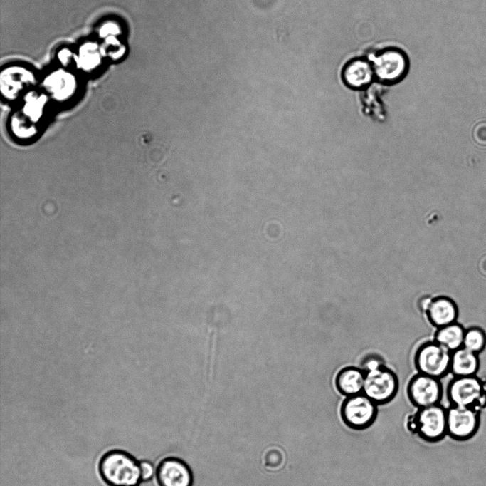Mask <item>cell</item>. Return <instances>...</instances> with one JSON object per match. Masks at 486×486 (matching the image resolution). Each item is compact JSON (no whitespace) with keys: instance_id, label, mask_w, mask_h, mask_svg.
<instances>
[{"instance_id":"6da1fadb","label":"cell","mask_w":486,"mask_h":486,"mask_svg":"<svg viewBox=\"0 0 486 486\" xmlns=\"http://www.w3.org/2000/svg\"><path fill=\"white\" fill-rule=\"evenodd\" d=\"M98 470L110 486H137L142 480L139 462L123 450H114L104 454Z\"/></svg>"},{"instance_id":"7a4b0ae2","label":"cell","mask_w":486,"mask_h":486,"mask_svg":"<svg viewBox=\"0 0 486 486\" xmlns=\"http://www.w3.org/2000/svg\"><path fill=\"white\" fill-rule=\"evenodd\" d=\"M406 423L408 430L423 441L440 442L447 436V408L440 403L417 408Z\"/></svg>"},{"instance_id":"3957f363","label":"cell","mask_w":486,"mask_h":486,"mask_svg":"<svg viewBox=\"0 0 486 486\" xmlns=\"http://www.w3.org/2000/svg\"><path fill=\"white\" fill-rule=\"evenodd\" d=\"M371 62L375 80L383 85L400 82L409 70V59L404 51L389 46L378 50L368 57Z\"/></svg>"},{"instance_id":"277c9868","label":"cell","mask_w":486,"mask_h":486,"mask_svg":"<svg viewBox=\"0 0 486 486\" xmlns=\"http://www.w3.org/2000/svg\"><path fill=\"white\" fill-rule=\"evenodd\" d=\"M379 405L363 393L345 397L339 415L343 423L351 430H364L371 427L378 415Z\"/></svg>"},{"instance_id":"5b68a950","label":"cell","mask_w":486,"mask_h":486,"mask_svg":"<svg viewBox=\"0 0 486 486\" xmlns=\"http://www.w3.org/2000/svg\"><path fill=\"white\" fill-rule=\"evenodd\" d=\"M451 352L433 341L422 343L416 348L413 363L418 373L440 379L450 372Z\"/></svg>"},{"instance_id":"8992f818","label":"cell","mask_w":486,"mask_h":486,"mask_svg":"<svg viewBox=\"0 0 486 486\" xmlns=\"http://www.w3.org/2000/svg\"><path fill=\"white\" fill-rule=\"evenodd\" d=\"M399 381L396 373L386 365L365 372L363 393L378 405L389 403L396 396Z\"/></svg>"},{"instance_id":"52a82bcc","label":"cell","mask_w":486,"mask_h":486,"mask_svg":"<svg viewBox=\"0 0 486 486\" xmlns=\"http://www.w3.org/2000/svg\"><path fill=\"white\" fill-rule=\"evenodd\" d=\"M484 384L476 376H454L446 389L450 405L477 407L485 403L486 395Z\"/></svg>"},{"instance_id":"ba28073f","label":"cell","mask_w":486,"mask_h":486,"mask_svg":"<svg viewBox=\"0 0 486 486\" xmlns=\"http://www.w3.org/2000/svg\"><path fill=\"white\" fill-rule=\"evenodd\" d=\"M480 413L475 408L450 405L447 408V435L457 441H467L478 432Z\"/></svg>"},{"instance_id":"9c48e42d","label":"cell","mask_w":486,"mask_h":486,"mask_svg":"<svg viewBox=\"0 0 486 486\" xmlns=\"http://www.w3.org/2000/svg\"><path fill=\"white\" fill-rule=\"evenodd\" d=\"M406 394L416 409L421 408L440 403L443 387L440 379L417 373L409 379Z\"/></svg>"},{"instance_id":"30bf717a","label":"cell","mask_w":486,"mask_h":486,"mask_svg":"<svg viewBox=\"0 0 486 486\" xmlns=\"http://www.w3.org/2000/svg\"><path fill=\"white\" fill-rule=\"evenodd\" d=\"M341 78L352 89H364L375 80L371 61L368 57H355L347 61L341 71Z\"/></svg>"},{"instance_id":"8fae6325","label":"cell","mask_w":486,"mask_h":486,"mask_svg":"<svg viewBox=\"0 0 486 486\" xmlns=\"http://www.w3.org/2000/svg\"><path fill=\"white\" fill-rule=\"evenodd\" d=\"M159 486H191L193 477L191 470L181 460L167 457L162 460L156 470Z\"/></svg>"},{"instance_id":"7c38bea8","label":"cell","mask_w":486,"mask_h":486,"mask_svg":"<svg viewBox=\"0 0 486 486\" xmlns=\"http://www.w3.org/2000/svg\"><path fill=\"white\" fill-rule=\"evenodd\" d=\"M425 314L430 324L438 329L456 322L458 309L451 298L438 296L433 297Z\"/></svg>"},{"instance_id":"4fadbf2b","label":"cell","mask_w":486,"mask_h":486,"mask_svg":"<svg viewBox=\"0 0 486 486\" xmlns=\"http://www.w3.org/2000/svg\"><path fill=\"white\" fill-rule=\"evenodd\" d=\"M365 372L359 366L342 368L334 377L337 391L344 397L363 393Z\"/></svg>"},{"instance_id":"5bb4252c","label":"cell","mask_w":486,"mask_h":486,"mask_svg":"<svg viewBox=\"0 0 486 486\" xmlns=\"http://www.w3.org/2000/svg\"><path fill=\"white\" fill-rule=\"evenodd\" d=\"M35 77L33 73L26 67L10 66L2 71L1 83L2 92L7 97L13 96L22 88L31 83Z\"/></svg>"},{"instance_id":"9a60e30c","label":"cell","mask_w":486,"mask_h":486,"mask_svg":"<svg viewBox=\"0 0 486 486\" xmlns=\"http://www.w3.org/2000/svg\"><path fill=\"white\" fill-rule=\"evenodd\" d=\"M46 90L58 99L66 98L76 88L75 76L64 70H58L50 73L43 79Z\"/></svg>"},{"instance_id":"2e32d148","label":"cell","mask_w":486,"mask_h":486,"mask_svg":"<svg viewBox=\"0 0 486 486\" xmlns=\"http://www.w3.org/2000/svg\"><path fill=\"white\" fill-rule=\"evenodd\" d=\"M479 368L478 354L464 347L451 352L450 373L454 376H476Z\"/></svg>"},{"instance_id":"e0dca14e","label":"cell","mask_w":486,"mask_h":486,"mask_svg":"<svg viewBox=\"0 0 486 486\" xmlns=\"http://www.w3.org/2000/svg\"><path fill=\"white\" fill-rule=\"evenodd\" d=\"M465 331V329L456 321L438 328L434 334V341L453 352L463 347Z\"/></svg>"},{"instance_id":"ac0fdd59","label":"cell","mask_w":486,"mask_h":486,"mask_svg":"<svg viewBox=\"0 0 486 486\" xmlns=\"http://www.w3.org/2000/svg\"><path fill=\"white\" fill-rule=\"evenodd\" d=\"M97 45L87 43L80 46L78 54L75 55V61L80 68L85 71H90L100 65L101 57Z\"/></svg>"},{"instance_id":"d6986e66","label":"cell","mask_w":486,"mask_h":486,"mask_svg":"<svg viewBox=\"0 0 486 486\" xmlns=\"http://www.w3.org/2000/svg\"><path fill=\"white\" fill-rule=\"evenodd\" d=\"M463 347L477 354L481 353L486 347V333L477 326L465 329Z\"/></svg>"},{"instance_id":"ffe728a7","label":"cell","mask_w":486,"mask_h":486,"mask_svg":"<svg viewBox=\"0 0 486 486\" xmlns=\"http://www.w3.org/2000/svg\"><path fill=\"white\" fill-rule=\"evenodd\" d=\"M384 365V361L381 356L376 353H369L363 357L359 367L364 372H367Z\"/></svg>"},{"instance_id":"44dd1931","label":"cell","mask_w":486,"mask_h":486,"mask_svg":"<svg viewBox=\"0 0 486 486\" xmlns=\"http://www.w3.org/2000/svg\"><path fill=\"white\" fill-rule=\"evenodd\" d=\"M217 330L213 329L209 334V350L208 357V372L211 376L213 373L216 350Z\"/></svg>"},{"instance_id":"7402d4cb","label":"cell","mask_w":486,"mask_h":486,"mask_svg":"<svg viewBox=\"0 0 486 486\" xmlns=\"http://www.w3.org/2000/svg\"><path fill=\"white\" fill-rule=\"evenodd\" d=\"M475 143L480 146H486V120H480L475 124L472 130Z\"/></svg>"},{"instance_id":"603a6c76","label":"cell","mask_w":486,"mask_h":486,"mask_svg":"<svg viewBox=\"0 0 486 486\" xmlns=\"http://www.w3.org/2000/svg\"><path fill=\"white\" fill-rule=\"evenodd\" d=\"M139 467L142 480L147 481L152 478L154 473V468L151 462L147 460L140 461Z\"/></svg>"},{"instance_id":"cb8c5ba5","label":"cell","mask_w":486,"mask_h":486,"mask_svg":"<svg viewBox=\"0 0 486 486\" xmlns=\"http://www.w3.org/2000/svg\"><path fill=\"white\" fill-rule=\"evenodd\" d=\"M432 299L433 297L426 295L422 296L418 299L417 307L421 313L426 314Z\"/></svg>"}]
</instances>
